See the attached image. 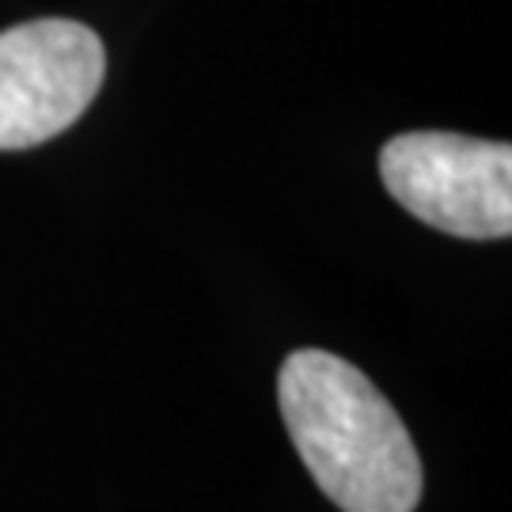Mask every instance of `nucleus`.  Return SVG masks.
I'll return each instance as SVG.
<instances>
[{"instance_id":"nucleus-3","label":"nucleus","mask_w":512,"mask_h":512,"mask_svg":"<svg viewBox=\"0 0 512 512\" xmlns=\"http://www.w3.org/2000/svg\"><path fill=\"white\" fill-rule=\"evenodd\" d=\"M103 73V42L76 19H31L0 31V152L54 141L80 122Z\"/></svg>"},{"instance_id":"nucleus-2","label":"nucleus","mask_w":512,"mask_h":512,"mask_svg":"<svg viewBox=\"0 0 512 512\" xmlns=\"http://www.w3.org/2000/svg\"><path fill=\"white\" fill-rule=\"evenodd\" d=\"M387 194L410 217L459 239L512 232V148L459 133H403L380 152Z\"/></svg>"},{"instance_id":"nucleus-1","label":"nucleus","mask_w":512,"mask_h":512,"mask_svg":"<svg viewBox=\"0 0 512 512\" xmlns=\"http://www.w3.org/2000/svg\"><path fill=\"white\" fill-rule=\"evenodd\" d=\"M277 403L304 467L338 509H418L414 440L361 368L327 349H296L277 372Z\"/></svg>"}]
</instances>
